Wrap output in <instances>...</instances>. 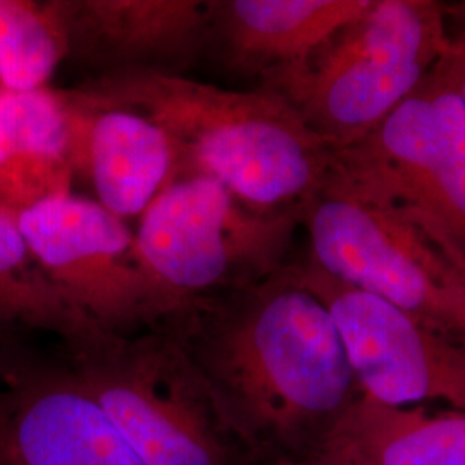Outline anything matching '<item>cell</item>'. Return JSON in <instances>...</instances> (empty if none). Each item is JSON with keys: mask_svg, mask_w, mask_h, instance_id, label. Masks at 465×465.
I'll use <instances>...</instances> for the list:
<instances>
[{"mask_svg": "<svg viewBox=\"0 0 465 465\" xmlns=\"http://www.w3.org/2000/svg\"><path fill=\"white\" fill-rule=\"evenodd\" d=\"M0 338V465H145L63 343Z\"/></svg>", "mask_w": 465, "mask_h": 465, "instance_id": "cell-9", "label": "cell"}, {"mask_svg": "<svg viewBox=\"0 0 465 465\" xmlns=\"http://www.w3.org/2000/svg\"><path fill=\"white\" fill-rule=\"evenodd\" d=\"M80 86L157 123L176 152V178H213L255 211L299 213L332 164L331 145L261 86L226 90L161 71L100 74Z\"/></svg>", "mask_w": 465, "mask_h": 465, "instance_id": "cell-2", "label": "cell"}, {"mask_svg": "<svg viewBox=\"0 0 465 465\" xmlns=\"http://www.w3.org/2000/svg\"><path fill=\"white\" fill-rule=\"evenodd\" d=\"M299 213H262L223 184L184 174L140 216L134 249L149 288V328L199 300L262 282L293 257Z\"/></svg>", "mask_w": 465, "mask_h": 465, "instance_id": "cell-5", "label": "cell"}, {"mask_svg": "<svg viewBox=\"0 0 465 465\" xmlns=\"http://www.w3.org/2000/svg\"><path fill=\"white\" fill-rule=\"evenodd\" d=\"M449 5L371 0L302 64L261 88L282 95L334 150L380 126L449 50Z\"/></svg>", "mask_w": 465, "mask_h": 465, "instance_id": "cell-4", "label": "cell"}, {"mask_svg": "<svg viewBox=\"0 0 465 465\" xmlns=\"http://www.w3.org/2000/svg\"><path fill=\"white\" fill-rule=\"evenodd\" d=\"M74 180L119 217H140L178 176L176 152L149 116L84 86L59 88Z\"/></svg>", "mask_w": 465, "mask_h": 465, "instance_id": "cell-11", "label": "cell"}, {"mask_svg": "<svg viewBox=\"0 0 465 465\" xmlns=\"http://www.w3.org/2000/svg\"><path fill=\"white\" fill-rule=\"evenodd\" d=\"M331 438L366 465H465V411L393 407L364 393Z\"/></svg>", "mask_w": 465, "mask_h": 465, "instance_id": "cell-15", "label": "cell"}, {"mask_svg": "<svg viewBox=\"0 0 465 465\" xmlns=\"http://www.w3.org/2000/svg\"><path fill=\"white\" fill-rule=\"evenodd\" d=\"M303 253L465 343V257L414 207L332 164L299 211Z\"/></svg>", "mask_w": 465, "mask_h": 465, "instance_id": "cell-3", "label": "cell"}, {"mask_svg": "<svg viewBox=\"0 0 465 465\" xmlns=\"http://www.w3.org/2000/svg\"><path fill=\"white\" fill-rule=\"evenodd\" d=\"M245 465H366L351 450L347 449L338 440L330 438L326 445L316 451L302 457H282L269 460H253Z\"/></svg>", "mask_w": 465, "mask_h": 465, "instance_id": "cell-18", "label": "cell"}, {"mask_svg": "<svg viewBox=\"0 0 465 465\" xmlns=\"http://www.w3.org/2000/svg\"><path fill=\"white\" fill-rule=\"evenodd\" d=\"M371 0H214L209 45L226 66L269 84L302 66Z\"/></svg>", "mask_w": 465, "mask_h": 465, "instance_id": "cell-13", "label": "cell"}, {"mask_svg": "<svg viewBox=\"0 0 465 465\" xmlns=\"http://www.w3.org/2000/svg\"><path fill=\"white\" fill-rule=\"evenodd\" d=\"M35 259L64 299L97 328H149V288L128 224L94 199L66 193L17 214Z\"/></svg>", "mask_w": 465, "mask_h": 465, "instance_id": "cell-10", "label": "cell"}, {"mask_svg": "<svg viewBox=\"0 0 465 465\" xmlns=\"http://www.w3.org/2000/svg\"><path fill=\"white\" fill-rule=\"evenodd\" d=\"M61 9L67 59L100 74H182L209 47L214 0H61Z\"/></svg>", "mask_w": 465, "mask_h": 465, "instance_id": "cell-12", "label": "cell"}, {"mask_svg": "<svg viewBox=\"0 0 465 465\" xmlns=\"http://www.w3.org/2000/svg\"><path fill=\"white\" fill-rule=\"evenodd\" d=\"M290 267L332 317L364 395L393 407L441 401L465 411V343L332 278L303 252Z\"/></svg>", "mask_w": 465, "mask_h": 465, "instance_id": "cell-8", "label": "cell"}, {"mask_svg": "<svg viewBox=\"0 0 465 465\" xmlns=\"http://www.w3.org/2000/svg\"><path fill=\"white\" fill-rule=\"evenodd\" d=\"M63 347L143 464H249L207 382L169 332L104 331Z\"/></svg>", "mask_w": 465, "mask_h": 465, "instance_id": "cell-6", "label": "cell"}, {"mask_svg": "<svg viewBox=\"0 0 465 465\" xmlns=\"http://www.w3.org/2000/svg\"><path fill=\"white\" fill-rule=\"evenodd\" d=\"M157 328L197 367L249 462L321 449L362 393L332 317L290 262Z\"/></svg>", "mask_w": 465, "mask_h": 465, "instance_id": "cell-1", "label": "cell"}, {"mask_svg": "<svg viewBox=\"0 0 465 465\" xmlns=\"http://www.w3.org/2000/svg\"><path fill=\"white\" fill-rule=\"evenodd\" d=\"M73 184L59 88H0V209L19 214L71 193Z\"/></svg>", "mask_w": 465, "mask_h": 465, "instance_id": "cell-14", "label": "cell"}, {"mask_svg": "<svg viewBox=\"0 0 465 465\" xmlns=\"http://www.w3.org/2000/svg\"><path fill=\"white\" fill-rule=\"evenodd\" d=\"M440 69L445 73L450 84L457 90L465 104V30L460 28L451 35V42L445 55L438 63Z\"/></svg>", "mask_w": 465, "mask_h": 465, "instance_id": "cell-19", "label": "cell"}, {"mask_svg": "<svg viewBox=\"0 0 465 465\" xmlns=\"http://www.w3.org/2000/svg\"><path fill=\"white\" fill-rule=\"evenodd\" d=\"M334 163L414 207L465 257V104L438 64Z\"/></svg>", "mask_w": 465, "mask_h": 465, "instance_id": "cell-7", "label": "cell"}, {"mask_svg": "<svg viewBox=\"0 0 465 465\" xmlns=\"http://www.w3.org/2000/svg\"><path fill=\"white\" fill-rule=\"evenodd\" d=\"M67 54L61 0H0V88H45Z\"/></svg>", "mask_w": 465, "mask_h": 465, "instance_id": "cell-17", "label": "cell"}, {"mask_svg": "<svg viewBox=\"0 0 465 465\" xmlns=\"http://www.w3.org/2000/svg\"><path fill=\"white\" fill-rule=\"evenodd\" d=\"M450 15H455L457 17H465V2H460L457 5H449Z\"/></svg>", "mask_w": 465, "mask_h": 465, "instance_id": "cell-20", "label": "cell"}, {"mask_svg": "<svg viewBox=\"0 0 465 465\" xmlns=\"http://www.w3.org/2000/svg\"><path fill=\"white\" fill-rule=\"evenodd\" d=\"M100 332L50 282L21 234L17 214L0 209V338L49 336L76 347Z\"/></svg>", "mask_w": 465, "mask_h": 465, "instance_id": "cell-16", "label": "cell"}, {"mask_svg": "<svg viewBox=\"0 0 465 465\" xmlns=\"http://www.w3.org/2000/svg\"><path fill=\"white\" fill-rule=\"evenodd\" d=\"M460 19V23H462V28L465 30V17H459Z\"/></svg>", "mask_w": 465, "mask_h": 465, "instance_id": "cell-21", "label": "cell"}]
</instances>
